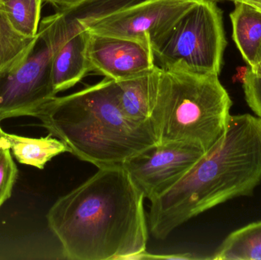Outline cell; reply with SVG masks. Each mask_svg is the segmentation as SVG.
<instances>
[{
  "mask_svg": "<svg viewBox=\"0 0 261 260\" xmlns=\"http://www.w3.org/2000/svg\"><path fill=\"white\" fill-rule=\"evenodd\" d=\"M243 89L248 106L261 119V77L248 69L244 77Z\"/></svg>",
  "mask_w": 261,
  "mask_h": 260,
  "instance_id": "cell-19",
  "label": "cell"
},
{
  "mask_svg": "<svg viewBox=\"0 0 261 260\" xmlns=\"http://www.w3.org/2000/svg\"><path fill=\"white\" fill-rule=\"evenodd\" d=\"M261 183V119L230 115L222 137L177 183L150 201L149 226L164 240L192 218L250 196Z\"/></svg>",
  "mask_w": 261,
  "mask_h": 260,
  "instance_id": "cell-2",
  "label": "cell"
},
{
  "mask_svg": "<svg viewBox=\"0 0 261 260\" xmlns=\"http://www.w3.org/2000/svg\"><path fill=\"white\" fill-rule=\"evenodd\" d=\"M90 32H79L65 41L54 55L52 84L55 94L74 86L91 72L88 57Z\"/></svg>",
  "mask_w": 261,
  "mask_h": 260,
  "instance_id": "cell-11",
  "label": "cell"
},
{
  "mask_svg": "<svg viewBox=\"0 0 261 260\" xmlns=\"http://www.w3.org/2000/svg\"><path fill=\"white\" fill-rule=\"evenodd\" d=\"M153 69L135 77L116 81L119 103L123 114L132 122L150 128L149 94Z\"/></svg>",
  "mask_w": 261,
  "mask_h": 260,
  "instance_id": "cell-14",
  "label": "cell"
},
{
  "mask_svg": "<svg viewBox=\"0 0 261 260\" xmlns=\"http://www.w3.org/2000/svg\"><path fill=\"white\" fill-rule=\"evenodd\" d=\"M62 44L47 18H43L35 44L22 63L0 74V122L32 116L56 96L52 84V63L55 51Z\"/></svg>",
  "mask_w": 261,
  "mask_h": 260,
  "instance_id": "cell-6",
  "label": "cell"
},
{
  "mask_svg": "<svg viewBox=\"0 0 261 260\" xmlns=\"http://www.w3.org/2000/svg\"><path fill=\"white\" fill-rule=\"evenodd\" d=\"M90 32L91 72L120 81L144 74L156 67L150 43Z\"/></svg>",
  "mask_w": 261,
  "mask_h": 260,
  "instance_id": "cell-9",
  "label": "cell"
},
{
  "mask_svg": "<svg viewBox=\"0 0 261 260\" xmlns=\"http://www.w3.org/2000/svg\"><path fill=\"white\" fill-rule=\"evenodd\" d=\"M219 76L156 65L149 118L158 143H192L205 153L213 148L225 131L232 105Z\"/></svg>",
  "mask_w": 261,
  "mask_h": 260,
  "instance_id": "cell-4",
  "label": "cell"
},
{
  "mask_svg": "<svg viewBox=\"0 0 261 260\" xmlns=\"http://www.w3.org/2000/svg\"><path fill=\"white\" fill-rule=\"evenodd\" d=\"M210 259L261 260V221L230 234Z\"/></svg>",
  "mask_w": 261,
  "mask_h": 260,
  "instance_id": "cell-15",
  "label": "cell"
},
{
  "mask_svg": "<svg viewBox=\"0 0 261 260\" xmlns=\"http://www.w3.org/2000/svg\"><path fill=\"white\" fill-rule=\"evenodd\" d=\"M205 154L192 143H156L122 166L144 198L152 201L177 183Z\"/></svg>",
  "mask_w": 261,
  "mask_h": 260,
  "instance_id": "cell-7",
  "label": "cell"
},
{
  "mask_svg": "<svg viewBox=\"0 0 261 260\" xmlns=\"http://www.w3.org/2000/svg\"><path fill=\"white\" fill-rule=\"evenodd\" d=\"M239 1L244 2V3L250 5V6H252L254 9L261 12V0H239Z\"/></svg>",
  "mask_w": 261,
  "mask_h": 260,
  "instance_id": "cell-22",
  "label": "cell"
},
{
  "mask_svg": "<svg viewBox=\"0 0 261 260\" xmlns=\"http://www.w3.org/2000/svg\"><path fill=\"white\" fill-rule=\"evenodd\" d=\"M248 69L256 76L261 77V44L254 65L251 67H248Z\"/></svg>",
  "mask_w": 261,
  "mask_h": 260,
  "instance_id": "cell-20",
  "label": "cell"
},
{
  "mask_svg": "<svg viewBox=\"0 0 261 260\" xmlns=\"http://www.w3.org/2000/svg\"><path fill=\"white\" fill-rule=\"evenodd\" d=\"M6 133H5L0 127V143H9V140L6 139Z\"/></svg>",
  "mask_w": 261,
  "mask_h": 260,
  "instance_id": "cell-23",
  "label": "cell"
},
{
  "mask_svg": "<svg viewBox=\"0 0 261 260\" xmlns=\"http://www.w3.org/2000/svg\"><path fill=\"white\" fill-rule=\"evenodd\" d=\"M43 1L46 2V3H50V4L53 5L54 4V1H55V0H43Z\"/></svg>",
  "mask_w": 261,
  "mask_h": 260,
  "instance_id": "cell-24",
  "label": "cell"
},
{
  "mask_svg": "<svg viewBox=\"0 0 261 260\" xmlns=\"http://www.w3.org/2000/svg\"><path fill=\"white\" fill-rule=\"evenodd\" d=\"M17 175L18 169L11 154L9 142L0 143V207L12 195Z\"/></svg>",
  "mask_w": 261,
  "mask_h": 260,
  "instance_id": "cell-18",
  "label": "cell"
},
{
  "mask_svg": "<svg viewBox=\"0 0 261 260\" xmlns=\"http://www.w3.org/2000/svg\"><path fill=\"white\" fill-rule=\"evenodd\" d=\"M234 4L230 14L233 40L248 67H251L261 44V12L239 0Z\"/></svg>",
  "mask_w": 261,
  "mask_h": 260,
  "instance_id": "cell-12",
  "label": "cell"
},
{
  "mask_svg": "<svg viewBox=\"0 0 261 260\" xmlns=\"http://www.w3.org/2000/svg\"><path fill=\"white\" fill-rule=\"evenodd\" d=\"M13 30L6 15L0 10V74L16 68L22 63L36 41Z\"/></svg>",
  "mask_w": 261,
  "mask_h": 260,
  "instance_id": "cell-16",
  "label": "cell"
},
{
  "mask_svg": "<svg viewBox=\"0 0 261 260\" xmlns=\"http://www.w3.org/2000/svg\"><path fill=\"white\" fill-rule=\"evenodd\" d=\"M196 0H141L102 18L90 32L151 44L165 33Z\"/></svg>",
  "mask_w": 261,
  "mask_h": 260,
  "instance_id": "cell-8",
  "label": "cell"
},
{
  "mask_svg": "<svg viewBox=\"0 0 261 260\" xmlns=\"http://www.w3.org/2000/svg\"><path fill=\"white\" fill-rule=\"evenodd\" d=\"M10 149L17 160L21 164L43 169L46 163L63 153L69 152L67 145L50 134L40 138L6 134Z\"/></svg>",
  "mask_w": 261,
  "mask_h": 260,
  "instance_id": "cell-13",
  "label": "cell"
},
{
  "mask_svg": "<svg viewBox=\"0 0 261 260\" xmlns=\"http://www.w3.org/2000/svg\"><path fill=\"white\" fill-rule=\"evenodd\" d=\"M227 1H232L234 3V2L237 1V0H227Z\"/></svg>",
  "mask_w": 261,
  "mask_h": 260,
  "instance_id": "cell-25",
  "label": "cell"
},
{
  "mask_svg": "<svg viewBox=\"0 0 261 260\" xmlns=\"http://www.w3.org/2000/svg\"><path fill=\"white\" fill-rule=\"evenodd\" d=\"M141 0H79L50 15L55 32L63 42L90 28L102 18Z\"/></svg>",
  "mask_w": 261,
  "mask_h": 260,
  "instance_id": "cell-10",
  "label": "cell"
},
{
  "mask_svg": "<svg viewBox=\"0 0 261 260\" xmlns=\"http://www.w3.org/2000/svg\"><path fill=\"white\" fill-rule=\"evenodd\" d=\"M43 0H0V10L17 33L25 38L38 34Z\"/></svg>",
  "mask_w": 261,
  "mask_h": 260,
  "instance_id": "cell-17",
  "label": "cell"
},
{
  "mask_svg": "<svg viewBox=\"0 0 261 260\" xmlns=\"http://www.w3.org/2000/svg\"><path fill=\"white\" fill-rule=\"evenodd\" d=\"M79 0H55L53 5L58 7V9H61V8L70 6V5L73 4V3H76Z\"/></svg>",
  "mask_w": 261,
  "mask_h": 260,
  "instance_id": "cell-21",
  "label": "cell"
},
{
  "mask_svg": "<svg viewBox=\"0 0 261 260\" xmlns=\"http://www.w3.org/2000/svg\"><path fill=\"white\" fill-rule=\"evenodd\" d=\"M226 45L222 12L215 0H196L150 44L155 64L161 69L218 76Z\"/></svg>",
  "mask_w": 261,
  "mask_h": 260,
  "instance_id": "cell-5",
  "label": "cell"
},
{
  "mask_svg": "<svg viewBox=\"0 0 261 260\" xmlns=\"http://www.w3.org/2000/svg\"><path fill=\"white\" fill-rule=\"evenodd\" d=\"M144 199L123 166L101 168L55 201L47 222L66 259H141L148 239Z\"/></svg>",
  "mask_w": 261,
  "mask_h": 260,
  "instance_id": "cell-1",
  "label": "cell"
},
{
  "mask_svg": "<svg viewBox=\"0 0 261 260\" xmlns=\"http://www.w3.org/2000/svg\"><path fill=\"white\" fill-rule=\"evenodd\" d=\"M32 117L69 153L98 169L122 166L130 157L158 143L153 130L122 112L116 81L101 82L68 96L55 97Z\"/></svg>",
  "mask_w": 261,
  "mask_h": 260,
  "instance_id": "cell-3",
  "label": "cell"
}]
</instances>
